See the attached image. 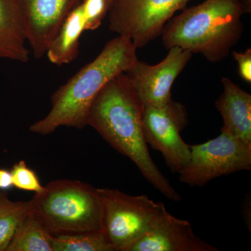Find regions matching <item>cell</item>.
<instances>
[{
  "instance_id": "obj_1",
  "label": "cell",
  "mask_w": 251,
  "mask_h": 251,
  "mask_svg": "<svg viewBox=\"0 0 251 251\" xmlns=\"http://www.w3.org/2000/svg\"><path fill=\"white\" fill-rule=\"evenodd\" d=\"M144 107L126 73L114 77L92 103L87 126L138 167L149 183L171 201L182 198L157 168L149 151L143 127Z\"/></svg>"
},
{
  "instance_id": "obj_2",
  "label": "cell",
  "mask_w": 251,
  "mask_h": 251,
  "mask_svg": "<svg viewBox=\"0 0 251 251\" xmlns=\"http://www.w3.org/2000/svg\"><path fill=\"white\" fill-rule=\"evenodd\" d=\"M137 49L125 36L108 41L95 59L54 92L49 113L31 125L29 130L46 135L62 126L82 129L87 126L91 106L100 91L139 60Z\"/></svg>"
},
{
  "instance_id": "obj_3",
  "label": "cell",
  "mask_w": 251,
  "mask_h": 251,
  "mask_svg": "<svg viewBox=\"0 0 251 251\" xmlns=\"http://www.w3.org/2000/svg\"><path fill=\"white\" fill-rule=\"evenodd\" d=\"M245 11L242 0H205L167 23L161 33L163 45L220 62L240 39Z\"/></svg>"
},
{
  "instance_id": "obj_4",
  "label": "cell",
  "mask_w": 251,
  "mask_h": 251,
  "mask_svg": "<svg viewBox=\"0 0 251 251\" xmlns=\"http://www.w3.org/2000/svg\"><path fill=\"white\" fill-rule=\"evenodd\" d=\"M29 210L52 236L103 231L99 188L77 180L50 181L29 201Z\"/></svg>"
},
{
  "instance_id": "obj_5",
  "label": "cell",
  "mask_w": 251,
  "mask_h": 251,
  "mask_svg": "<svg viewBox=\"0 0 251 251\" xmlns=\"http://www.w3.org/2000/svg\"><path fill=\"white\" fill-rule=\"evenodd\" d=\"M103 202V232L115 251L144 235L166 210L146 196H130L117 189L99 188Z\"/></svg>"
},
{
  "instance_id": "obj_6",
  "label": "cell",
  "mask_w": 251,
  "mask_h": 251,
  "mask_svg": "<svg viewBox=\"0 0 251 251\" xmlns=\"http://www.w3.org/2000/svg\"><path fill=\"white\" fill-rule=\"evenodd\" d=\"M188 163L180 171L179 180L191 186L202 187L211 180L251 170V145L221 131L214 139L190 145Z\"/></svg>"
},
{
  "instance_id": "obj_7",
  "label": "cell",
  "mask_w": 251,
  "mask_h": 251,
  "mask_svg": "<svg viewBox=\"0 0 251 251\" xmlns=\"http://www.w3.org/2000/svg\"><path fill=\"white\" fill-rule=\"evenodd\" d=\"M191 0H113L109 28L128 38L137 49L161 35L173 15Z\"/></svg>"
},
{
  "instance_id": "obj_8",
  "label": "cell",
  "mask_w": 251,
  "mask_h": 251,
  "mask_svg": "<svg viewBox=\"0 0 251 251\" xmlns=\"http://www.w3.org/2000/svg\"><path fill=\"white\" fill-rule=\"evenodd\" d=\"M187 125V110L173 99L161 106L144 107L143 127L147 143L161 153L173 173H179L190 158V145L180 134Z\"/></svg>"
},
{
  "instance_id": "obj_9",
  "label": "cell",
  "mask_w": 251,
  "mask_h": 251,
  "mask_svg": "<svg viewBox=\"0 0 251 251\" xmlns=\"http://www.w3.org/2000/svg\"><path fill=\"white\" fill-rule=\"evenodd\" d=\"M192 54L187 50L171 48L165 59L156 65L138 60L126 72L143 107L161 106L173 99V83Z\"/></svg>"
},
{
  "instance_id": "obj_10",
  "label": "cell",
  "mask_w": 251,
  "mask_h": 251,
  "mask_svg": "<svg viewBox=\"0 0 251 251\" xmlns=\"http://www.w3.org/2000/svg\"><path fill=\"white\" fill-rule=\"evenodd\" d=\"M198 237L186 220L165 210L148 232L124 251H218Z\"/></svg>"
},
{
  "instance_id": "obj_11",
  "label": "cell",
  "mask_w": 251,
  "mask_h": 251,
  "mask_svg": "<svg viewBox=\"0 0 251 251\" xmlns=\"http://www.w3.org/2000/svg\"><path fill=\"white\" fill-rule=\"evenodd\" d=\"M82 0H20L25 21L27 43L41 59L67 15Z\"/></svg>"
},
{
  "instance_id": "obj_12",
  "label": "cell",
  "mask_w": 251,
  "mask_h": 251,
  "mask_svg": "<svg viewBox=\"0 0 251 251\" xmlns=\"http://www.w3.org/2000/svg\"><path fill=\"white\" fill-rule=\"evenodd\" d=\"M223 93L215 105L224 120L221 131L251 145V95L227 77H223Z\"/></svg>"
},
{
  "instance_id": "obj_13",
  "label": "cell",
  "mask_w": 251,
  "mask_h": 251,
  "mask_svg": "<svg viewBox=\"0 0 251 251\" xmlns=\"http://www.w3.org/2000/svg\"><path fill=\"white\" fill-rule=\"evenodd\" d=\"M25 21L20 0H0V59L29 62Z\"/></svg>"
},
{
  "instance_id": "obj_14",
  "label": "cell",
  "mask_w": 251,
  "mask_h": 251,
  "mask_svg": "<svg viewBox=\"0 0 251 251\" xmlns=\"http://www.w3.org/2000/svg\"><path fill=\"white\" fill-rule=\"evenodd\" d=\"M86 31L80 3L67 15L46 52L51 64L61 67L77 58L80 39Z\"/></svg>"
},
{
  "instance_id": "obj_15",
  "label": "cell",
  "mask_w": 251,
  "mask_h": 251,
  "mask_svg": "<svg viewBox=\"0 0 251 251\" xmlns=\"http://www.w3.org/2000/svg\"><path fill=\"white\" fill-rule=\"evenodd\" d=\"M52 237L29 210L18 225L6 251H52Z\"/></svg>"
},
{
  "instance_id": "obj_16",
  "label": "cell",
  "mask_w": 251,
  "mask_h": 251,
  "mask_svg": "<svg viewBox=\"0 0 251 251\" xmlns=\"http://www.w3.org/2000/svg\"><path fill=\"white\" fill-rule=\"evenodd\" d=\"M29 211V201H12L0 191V251H6L15 231Z\"/></svg>"
},
{
  "instance_id": "obj_17",
  "label": "cell",
  "mask_w": 251,
  "mask_h": 251,
  "mask_svg": "<svg viewBox=\"0 0 251 251\" xmlns=\"http://www.w3.org/2000/svg\"><path fill=\"white\" fill-rule=\"evenodd\" d=\"M52 251H115L103 231L52 236Z\"/></svg>"
},
{
  "instance_id": "obj_18",
  "label": "cell",
  "mask_w": 251,
  "mask_h": 251,
  "mask_svg": "<svg viewBox=\"0 0 251 251\" xmlns=\"http://www.w3.org/2000/svg\"><path fill=\"white\" fill-rule=\"evenodd\" d=\"M113 0H82L81 9L85 20L86 31L98 29L108 14Z\"/></svg>"
},
{
  "instance_id": "obj_19",
  "label": "cell",
  "mask_w": 251,
  "mask_h": 251,
  "mask_svg": "<svg viewBox=\"0 0 251 251\" xmlns=\"http://www.w3.org/2000/svg\"><path fill=\"white\" fill-rule=\"evenodd\" d=\"M13 186L23 191L41 193L44 189L35 172L27 166L24 160L18 161L11 171Z\"/></svg>"
},
{
  "instance_id": "obj_20",
  "label": "cell",
  "mask_w": 251,
  "mask_h": 251,
  "mask_svg": "<svg viewBox=\"0 0 251 251\" xmlns=\"http://www.w3.org/2000/svg\"><path fill=\"white\" fill-rule=\"evenodd\" d=\"M234 59L238 64V72L243 80L248 83L251 82V49H247L244 52L232 51Z\"/></svg>"
},
{
  "instance_id": "obj_21",
  "label": "cell",
  "mask_w": 251,
  "mask_h": 251,
  "mask_svg": "<svg viewBox=\"0 0 251 251\" xmlns=\"http://www.w3.org/2000/svg\"><path fill=\"white\" fill-rule=\"evenodd\" d=\"M14 187L11 171L0 169V190L8 191Z\"/></svg>"
},
{
  "instance_id": "obj_22",
  "label": "cell",
  "mask_w": 251,
  "mask_h": 251,
  "mask_svg": "<svg viewBox=\"0 0 251 251\" xmlns=\"http://www.w3.org/2000/svg\"><path fill=\"white\" fill-rule=\"evenodd\" d=\"M247 2L249 3V0H247Z\"/></svg>"
}]
</instances>
